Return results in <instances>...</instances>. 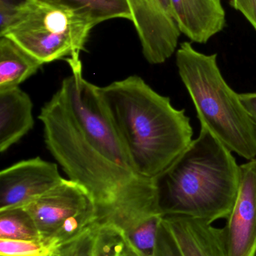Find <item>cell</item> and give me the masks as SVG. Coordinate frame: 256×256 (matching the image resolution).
Returning a JSON list of instances; mask_svg holds the SVG:
<instances>
[{
    "instance_id": "277c9868",
    "label": "cell",
    "mask_w": 256,
    "mask_h": 256,
    "mask_svg": "<svg viewBox=\"0 0 256 256\" xmlns=\"http://www.w3.org/2000/svg\"><path fill=\"white\" fill-rule=\"evenodd\" d=\"M182 82L196 110L201 127L231 152L245 159L256 156V129L240 100L218 66L217 54L198 52L183 42L176 54Z\"/></svg>"
},
{
    "instance_id": "8fae6325",
    "label": "cell",
    "mask_w": 256,
    "mask_h": 256,
    "mask_svg": "<svg viewBox=\"0 0 256 256\" xmlns=\"http://www.w3.org/2000/svg\"><path fill=\"white\" fill-rule=\"evenodd\" d=\"M183 256H227L222 228L196 218L164 216Z\"/></svg>"
},
{
    "instance_id": "30bf717a",
    "label": "cell",
    "mask_w": 256,
    "mask_h": 256,
    "mask_svg": "<svg viewBox=\"0 0 256 256\" xmlns=\"http://www.w3.org/2000/svg\"><path fill=\"white\" fill-rule=\"evenodd\" d=\"M171 4L180 32L195 43H207L225 27L221 0H171Z\"/></svg>"
},
{
    "instance_id": "e0dca14e",
    "label": "cell",
    "mask_w": 256,
    "mask_h": 256,
    "mask_svg": "<svg viewBox=\"0 0 256 256\" xmlns=\"http://www.w3.org/2000/svg\"><path fill=\"white\" fill-rule=\"evenodd\" d=\"M50 250L40 240L0 239V256H46Z\"/></svg>"
},
{
    "instance_id": "44dd1931",
    "label": "cell",
    "mask_w": 256,
    "mask_h": 256,
    "mask_svg": "<svg viewBox=\"0 0 256 256\" xmlns=\"http://www.w3.org/2000/svg\"><path fill=\"white\" fill-rule=\"evenodd\" d=\"M240 98L256 129V92L242 93Z\"/></svg>"
},
{
    "instance_id": "9c48e42d",
    "label": "cell",
    "mask_w": 256,
    "mask_h": 256,
    "mask_svg": "<svg viewBox=\"0 0 256 256\" xmlns=\"http://www.w3.org/2000/svg\"><path fill=\"white\" fill-rule=\"evenodd\" d=\"M222 228L227 256H256V160L240 165L238 194Z\"/></svg>"
},
{
    "instance_id": "52a82bcc",
    "label": "cell",
    "mask_w": 256,
    "mask_h": 256,
    "mask_svg": "<svg viewBox=\"0 0 256 256\" xmlns=\"http://www.w3.org/2000/svg\"><path fill=\"white\" fill-rule=\"evenodd\" d=\"M142 46L152 64L165 62L177 50L180 32L171 0H126Z\"/></svg>"
},
{
    "instance_id": "5bb4252c",
    "label": "cell",
    "mask_w": 256,
    "mask_h": 256,
    "mask_svg": "<svg viewBox=\"0 0 256 256\" xmlns=\"http://www.w3.org/2000/svg\"><path fill=\"white\" fill-rule=\"evenodd\" d=\"M42 66L12 39L0 37V91L19 87Z\"/></svg>"
},
{
    "instance_id": "6da1fadb",
    "label": "cell",
    "mask_w": 256,
    "mask_h": 256,
    "mask_svg": "<svg viewBox=\"0 0 256 256\" xmlns=\"http://www.w3.org/2000/svg\"><path fill=\"white\" fill-rule=\"evenodd\" d=\"M41 110L47 148L68 177L94 202L98 222L115 226L123 236L163 216L155 180L143 177L108 117L99 86L83 76L82 64Z\"/></svg>"
},
{
    "instance_id": "7402d4cb",
    "label": "cell",
    "mask_w": 256,
    "mask_h": 256,
    "mask_svg": "<svg viewBox=\"0 0 256 256\" xmlns=\"http://www.w3.org/2000/svg\"><path fill=\"white\" fill-rule=\"evenodd\" d=\"M129 256V252H128L127 255H126V256Z\"/></svg>"
},
{
    "instance_id": "7c38bea8",
    "label": "cell",
    "mask_w": 256,
    "mask_h": 256,
    "mask_svg": "<svg viewBox=\"0 0 256 256\" xmlns=\"http://www.w3.org/2000/svg\"><path fill=\"white\" fill-rule=\"evenodd\" d=\"M49 254L51 256H125L128 250L121 230L113 224L96 222Z\"/></svg>"
},
{
    "instance_id": "ffe728a7",
    "label": "cell",
    "mask_w": 256,
    "mask_h": 256,
    "mask_svg": "<svg viewBox=\"0 0 256 256\" xmlns=\"http://www.w3.org/2000/svg\"><path fill=\"white\" fill-rule=\"evenodd\" d=\"M231 6L243 14L256 30V0H231Z\"/></svg>"
},
{
    "instance_id": "cb8c5ba5",
    "label": "cell",
    "mask_w": 256,
    "mask_h": 256,
    "mask_svg": "<svg viewBox=\"0 0 256 256\" xmlns=\"http://www.w3.org/2000/svg\"></svg>"
},
{
    "instance_id": "3957f363",
    "label": "cell",
    "mask_w": 256,
    "mask_h": 256,
    "mask_svg": "<svg viewBox=\"0 0 256 256\" xmlns=\"http://www.w3.org/2000/svg\"><path fill=\"white\" fill-rule=\"evenodd\" d=\"M240 166L232 152L201 127L178 158L155 179L164 216L202 220L212 224L229 216L238 194Z\"/></svg>"
},
{
    "instance_id": "d6986e66",
    "label": "cell",
    "mask_w": 256,
    "mask_h": 256,
    "mask_svg": "<svg viewBox=\"0 0 256 256\" xmlns=\"http://www.w3.org/2000/svg\"><path fill=\"white\" fill-rule=\"evenodd\" d=\"M29 0H0V34H3L16 18L20 9Z\"/></svg>"
},
{
    "instance_id": "ac0fdd59",
    "label": "cell",
    "mask_w": 256,
    "mask_h": 256,
    "mask_svg": "<svg viewBox=\"0 0 256 256\" xmlns=\"http://www.w3.org/2000/svg\"><path fill=\"white\" fill-rule=\"evenodd\" d=\"M154 256H183L163 218L158 232Z\"/></svg>"
},
{
    "instance_id": "5b68a950",
    "label": "cell",
    "mask_w": 256,
    "mask_h": 256,
    "mask_svg": "<svg viewBox=\"0 0 256 256\" xmlns=\"http://www.w3.org/2000/svg\"><path fill=\"white\" fill-rule=\"evenodd\" d=\"M94 26L73 10L46 0H29L0 34L18 44L42 64L80 60Z\"/></svg>"
},
{
    "instance_id": "7a4b0ae2",
    "label": "cell",
    "mask_w": 256,
    "mask_h": 256,
    "mask_svg": "<svg viewBox=\"0 0 256 256\" xmlns=\"http://www.w3.org/2000/svg\"><path fill=\"white\" fill-rule=\"evenodd\" d=\"M110 120L138 174L155 180L192 141L184 110L132 75L99 87Z\"/></svg>"
},
{
    "instance_id": "ba28073f",
    "label": "cell",
    "mask_w": 256,
    "mask_h": 256,
    "mask_svg": "<svg viewBox=\"0 0 256 256\" xmlns=\"http://www.w3.org/2000/svg\"><path fill=\"white\" fill-rule=\"evenodd\" d=\"M63 178L57 164L39 156L4 168L0 172V210L24 207Z\"/></svg>"
},
{
    "instance_id": "2e32d148",
    "label": "cell",
    "mask_w": 256,
    "mask_h": 256,
    "mask_svg": "<svg viewBox=\"0 0 256 256\" xmlns=\"http://www.w3.org/2000/svg\"><path fill=\"white\" fill-rule=\"evenodd\" d=\"M0 239L41 242L36 225L24 208L0 210Z\"/></svg>"
},
{
    "instance_id": "4fadbf2b",
    "label": "cell",
    "mask_w": 256,
    "mask_h": 256,
    "mask_svg": "<svg viewBox=\"0 0 256 256\" xmlns=\"http://www.w3.org/2000/svg\"><path fill=\"white\" fill-rule=\"evenodd\" d=\"M33 104L20 87L0 91V152L4 153L34 127Z\"/></svg>"
},
{
    "instance_id": "8992f818",
    "label": "cell",
    "mask_w": 256,
    "mask_h": 256,
    "mask_svg": "<svg viewBox=\"0 0 256 256\" xmlns=\"http://www.w3.org/2000/svg\"><path fill=\"white\" fill-rule=\"evenodd\" d=\"M39 232L41 242L54 249L98 222L93 198L85 188L71 179L24 206Z\"/></svg>"
},
{
    "instance_id": "603a6c76",
    "label": "cell",
    "mask_w": 256,
    "mask_h": 256,
    "mask_svg": "<svg viewBox=\"0 0 256 256\" xmlns=\"http://www.w3.org/2000/svg\"><path fill=\"white\" fill-rule=\"evenodd\" d=\"M46 256H51V255H50V254H48V255H47Z\"/></svg>"
},
{
    "instance_id": "9a60e30c",
    "label": "cell",
    "mask_w": 256,
    "mask_h": 256,
    "mask_svg": "<svg viewBox=\"0 0 256 256\" xmlns=\"http://www.w3.org/2000/svg\"><path fill=\"white\" fill-rule=\"evenodd\" d=\"M64 6L90 21L93 26L108 20L123 18L132 20L126 0H46Z\"/></svg>"
}]
</instances>
